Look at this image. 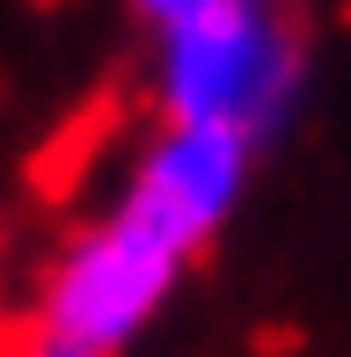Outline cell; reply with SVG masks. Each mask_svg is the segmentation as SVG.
<instances>
[{"label":"cell","instance_id":"1","mask_svg":"<svg viewBox=\"0 0 351 357\" xmlns=\"http://www.w3.org/2000/svg\"><path fill=\"white\" fill-rule=\"evenodd\" d=\"M257 146L205 124H169L132 153L117 197L81 219L29 278L8 321V357H124L169 306L190 255L227 226Z\"/></svg>","mask_w":351,"mask_h":357},{"label":"cell","instance_id":"2","mask_svg":"<svg viewBox=\"0 0 351 357\" xmlns=\"http://www.w3.org/2000/svg\"><path fill=\"white\" fill-rule=\"evenodd\" d=\"M300 95V37L278 0H220V8L154 22V109L169 124H205L264 146Z\"/></svg>","mask_w":351,"mask_h":357},{"label":"cell","instance_id":"3","mask_svg":"<svg viewBox=\"0 0 351 357\" xmlns=\"http://www.w3.org/2000/svg\"><path fill=\"white\" fill-rule=\"evenodd\" d=\"M198 8H220V0H139L147 22H176V15H198Z\"/></svg>","mask_w":351,"mask_h":357}]
</instances>
